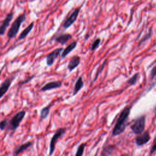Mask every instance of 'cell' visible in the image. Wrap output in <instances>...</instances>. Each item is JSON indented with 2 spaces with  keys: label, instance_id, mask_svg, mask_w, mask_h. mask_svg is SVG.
I'll return each mask as SVG.
<instances>
[{
  "label": "cell",
  "instance_id": "cell-1",
  "mask_svg": "<svg viewBox=\"0 0 156 156\" xmlns=\"http://www.w3.org/2000/svg\"><path fill=\"white\" fill-rule=\"evenodd\" d=\"M131 108L132 105L126 106L119 113L112 130L113 136L119 135L125 131L127 126V121L130 113Z\"/></svg>",
  "mask_w": 156,
  "mask_h": 156
},
{
  "label": "cell",
  "instance_id": "cell-9",
  "mask_svg": "<svg viewBox=\"0 0 156 156\" xmlns=\"http://www.w3.org/2000/svg\"><path fill=\"white\" fill-rule=\"evenodd\" d=\"M15 76H12L6 79L0 85V99L2 98L9 90L13 80L15 79Z\"/></svg>",
  "mask_w": 156,
  "mask_h": 156
},
{
  "label": "cell",
  "instance_id": "cell-14",
  "mask_svg": "<svg viewBox=\"0 0 156 156\" xmlns=\"http://www.w3.org/2000/svg\"><path fill=\"white\" fill-rule=\"evenodd\" d=\"M80 62V57L78 55H74L71 57L68 62L67 68L69 72L73 71L76 68H77Z\"/></svg>",
  "mask_w": 156,
  "mask_h": 156
},
{
  "label": "cell",
  "instance_id": "cell-26",
  "mask_svg": "<svg viewBox=\"0 0 156 156\" xmlns=\"http://www.w3.org/2000/svg\"><path fill=\"white\" fill-rule=\"evenodd\" d=\"M105 63H106V60H105V61L103 62V63L100 66V67L98 68V71L96 72V77H95V78H94V81H95V80H96V79H97V78H98V77L99 74V73H101L102 72V71L103 70V69H104V65H105Z\"/></svg>",
  "mask_w": 156,
  "mask_h": 156
},
{
  "label": "cell",
  "instance_id": "cell-2",
  "mask_svg": "<svg viewBox=\"0 0 156 156\" xmlns=\"http://www.w3.org/2000/svg\"><path fill=\"white\" fill-rule=\"evenodd\" d=\"M26 20V14L25 12L23 13L22 14L18 16L16 19L13 21V22L12 23L8 32L7 36L9 40L14 38L17 34L19 32L20 28L23 24V22H24Z\"/></svg>",
  "mask_w": 156,
  "mask_h": 156
},
{
  "label": "cell",
  "instance_id": "cell-24",
  "mask_svg": "<svg viewBox=\"0 0 156 156\" xmlns=\"http://www.w3.org/2000/svg\"><path fill=\"white\" fill-rule=\"evenodd\" d=\"M9 121L7 119H4L0 121V130L3 131L5 129V128L7 127Z\"/></svg>",
  "mask_w": 156,
  "mask_h": 156
},
{
  "label": "cell",
  "instance_id": "cell-13",
  "mask_svg": "<svg viewBox=\"0 0 156 156\" xmlns=\"http://www.w3.org/2000/svg\"><path fill=\"white\" fill-rule=\"evenodd\" d=\"M72 35L70 34L63 33L57 35L54 38V41L57 43L61 44L62 45L65 44L70 39L72 38Z\"/></svg>",
  "mask_w": 156,
  "mask_h": 156
},
{
  "label": "cell",
  "instance_id": "cell-18",
  "mask_svg": "<svg viewBox=\"0 0 156 156\" xmlns=\"http://www.w3.org/2000/svg\"><path fill=\"white\" fill-rule=\"evenodd\" d=\"M83 79L82 76L79 77V78L77 79L74 87V90H73V96H75L76 94H77L79 91L83 88Z\"/></svg>",
  "mask_w": 156,
  "mask_h": 156
},
{
  "label": "cell",
  "instance_id": "cell-28",
  "mask_svg": "<svg viewBox=\"0 0 156 156\" xmlns=\"http://www.w3.org/2000/svg\"><path fill=\"white\" fill-rule=\"evenodd\" d=\"M35 77V76H30V77H29L28 78H27L26 79H25V80H24L23 81H22V82H21L20 83H19V85H23V84H24V83H27V82H29V81H30L34 77Z\"/></svg>",
  "mask_w": 156,
  "mask_h": 156
},
{
  "label": "cell",
  "instance_id": "cell-20",
  "mask_svg": "<svg viewBox=\"0 0 156 156\" xmlns=\"http://www.w3.org/2000/svg\"><path fill=\"white\" fill-rule=\"evenodd\" d=\"M140 74L139 73H136L126 81V83L129 85L130 86L135 85L137 83L138 79H140Z\"/></svg>",
  "mask_w": 156,
  "mask_h": 156
},
{
  "label": "cell",
  "instance_id": "cell-16",
  "mask_svg": "<svg viewBox=\"0 0 156 156\" xmlns=\"http://www.w3.org/2000/svg\"><path fill=\"white\" fill-rule=\"evenodd\" d=\"M77 41H73L70 43L62 52L61 57L62 58H64L66 56H67L77 46Z\"/></svg>",
  "mask_w": 156,
  "mask_h": 156
},
{
  "label": "cell",
  "instance_id": "cell-10",
  "mask_svg": "<svg viewBox=\"0 0 156 156\" xmlns=\"http://www.w3.org/2000/svg\"><path fill=\"white\" fill-rule=\"evenodd\" d=\"M13 13L11 12L6 15L4 20L2 21L1 24L0 26V35L1 36H3L4 35L7 28L9 27L10 23L13 19Z\"/></svg>",
  "mask_w": 156,
  "mask_h": 156
},
{
  "label": "cell",
  "instance_id": "cell-5",
  "mask_svg": "<svg viewBox=\"0 0 156 156\" xmlns=\"http://www.w3.org/2000/svg\"><path fill=\"white\" fill-rule=\"evenodd\" d=\"M65 132H66V129L64 127H60V128H58L54 133L50 141L49 156H51L53 154L55 149V145L57 141L60 137H62L65 133Z\"/></svg>",
  "mask_w": 156,
  "mask_h": 156
},
{
  "label": "cell",
  "instance_id": "cell-30",
  "mask_svg": "<svg viewBox=\"0 0 156 156\" xmlns=\"http://www.w3.org/2000/svg\"><path fill=\"white\" fill-rule=\"evenodd\" d=\"M121 156H130L129 154H123Z\"/></svg>",
  "mask_w": 156,
  "mask_h": 156
},
{
  "label": "cell",
  "instance_id": "cell-12",
  "mask_svg": "<svg viewBox=\"0 0 156 156\" xmlns=\"http://www.w3.org/2000/svg\"><path fill=\"white\" fill-rule=\"evenodd\" d=\"M33 144V142L31 141H27L20 145L17 146L13 151V156H18L20 154L26 151L28 148L31 147Z\"/></svg>",
  "mask_w": 156,
  "mask_h": 156
},
{
  "label": "cell",
  "instance_id": "cell-7",
  "mask_svg": "<svg viewBox=\"0 0 156 156\" xmlns=\"http://www.w3.org/2000/svg\"><path fill=\"white\" fill-rule=\"evenodd\" d=\"M63 50V48H57V49H54V51H52L50 53H49L46 57V65L48 66H52L54 64V63L55 62V60L60 55V54L62 53Z\"/></svg>",
  "mask_w": 156,
  "mask_h": 156
},
{
  "label": "cell",
  "instance_id": "cell-22",
  "mask_svg": "<svg viewBox=\"0 0 156 156\" xmlns=\"http://www.w3.org/2000/svg\"><path fill=\"white\" fill-rule=\"evenodd\" d=\"M152 30L151 29H150L149 30V32H148L147 33H146V34L141 38V39L140 40V41H139V44H141L143 43V42H145L146 41H147V40H149V39L151 37V36H152Z\"/></svg>",
  "mask_w": 156,
  "mask_h": 156
},
{
  "label": "cell",
  "instance_id": "cell-4",
  "mask_svg": "<svg viewBox=\"0 0 156 156\" xmlns=\"http://www.w3.org/2000/svg\"><path fill=\"white\" fill-rule=\"evenodd\" d=\"M26 115V111L21 110L16 113L9 121L8 122L7 129L9 130L15 132L16 129L20 126V123L23 121V118Z\"/></svg>",
  "mask_w": 156,
  "mask_h": 156
},
{
  "label": "cell",
  "instance_id": "cell-8",
  "mask_svg": "<svg viewBox=\"0 0 156 156\" xmlns=\"http://www.w3.org/2000/svg\"><path fill=\"white\" fill-rule=\"evenodd\" d=\"M151 138V137L149 132L146 130L138 135L135 138V142L138 146H142L147 143L150 141Z\"/></svg>",
  "mask_w": 156,
  "mask_h": 156
},
{
  "label": "cell",
  "instance_id": "cell-15",
  "mask_svg": "<svg viewBox=\"0 0 156 156\" xmlns=\"http://www.w3.org/2000/svg\"><path fill=\"white\" fill-rule=\"evenodd\" d=\"M115 145L114 144H107L104 146L101 151L100 156H110L113 152L115 149Z\"/></svg>",
  "mask_w": 156,
  "mask_h": 156
},
{
  "label": "cell",
  "instance_id": "cell-21",
  "mask_svg": "<svg viewBox=\"0 0 156 156\" xmlns=\"http://www.w3.org/2000/svg\"><path fill=\"white\" fill-rule=\"evenodd\" d=\"M86 146V144L85 143H82L80 144L76 151L75 156H82L84 152V150H85V147Z\"/></svg>",
  "mask_w": 156,
  "mask_h": 156
},
{
  "label": "cell",
  "instance_id": "cell-17",
  "mask_svg": "<svg viewBox=\"0 0 156 156\" xmlns=\"http://www.w3.org/2000/svg\"><path fill=\"white\" fill-rule=\"evenodd\" d=\"M34 26V22H32L31 23H30L21 32V34H20L18 38V40L17 41H20V40H23L24 38H26L27 35H29V34L31 32V30H32L33 27Z\"/></svg>",
  "mask_w": 156,
  "mask_h": 156
},
{
  "label": "cell",
  "instance_id": "cell-25",
  "mask_svg": "<svg viewBox=\"0 0 156 156\" xmlns=\"http://www.w3.org/2000/svg\"><path fill=\"white\" fill-rule=\"evenodd\" d=\"M155 152H156V137L154 138V140L153 141L149 154H150V155H152V154H154Z\"/></svg>",
  "mask_w": 156,
  "mask_h": 156
},
{
  "label": "cell",
  "instance_id": "cell-19",
  "mask_svg": "<svg viewBox=\"0 0 156 156\" xmlns=\"http://www.w3.org/2000/svg\"><path fill=\"white\" fill-rule=\"evenodd\" d=\"M52 104H49L47 106L41 108V110L40 111V119L41 120L45 119L48 116L50 110H51V108L52 107Z\"/></svg>",
  "mask_w": 156,
  "mask_h": 156
},
{
  "label": "cell",
  "instance_id": "cell-3",
  "mask_svg": "<svg viewBox=\"0 0 156 156\" xmlns=\"http://www.w3.org/2000/svg\"><path fill=\"white\" fill-rule=\"evenodd\" d=\"M146 118L145 115H142L132 120L130 127L134 134L139 135L144 131Z\"/></svg>",
  "mask_w": 156,
  "mask_h": 156
},
{
  "label": "cell",
  "instance_id": "cell-29",
  "mask_svg": "<svg viewBox=\"0 0 156 156\" xmlns=\"http://www.w3.org/2000/svg\"><path fill=\"white\" fill-rule=\"evenodd\" d=\"M4 66H5V65H4V66H2V68L0 69V78H1V74H2V70H3V69H4Z\"/></svg>",
  "mask_w": 156,
  "mask_h": 156
},
{
  "label": "cell",
  "instance_id": "cell-11",
  "mask_svg": "<svg viewBox=\"0 0 156 156\" xmlns=\"http://www.w3.org/2000/svg\"><path fill=\"white\" fill-rule=\"evenodd\" d=\"M62 85V82L61 80L51 81L44 84L40 89L41 91H46L53 89H56L61 87Z\"/></svg>",
  "mask_w": 156,
  "mask_h": 156
},
{
  "label": "cell",
  "instance_id": "cell-23",
  "mask_svg": "<svg viewBox=\"0 0 156 156\" xmlns=\"http://www.w3.org/2000/svg\"><path fill=\"white\" fill-rule=\"evenodd\" d=\"M101 40L100 38H97L91 44V50L92 51L96 50L100 45V43H101Z\"/></svg>",
  "mask_w": 156,
  "mask_h": 156
},
{
  "label": "cell",
  "instance_id": "cell-27",
  "mask_svg": "<svg viewBox=\"0 0 156 156\" xmlns=\"http://www.w3.org/2000/svg\"><path fill=\"white\" fill-rule=\"evenodd\" d=\"M156 77V65L154 66L150 72V77L151 79H154Z\"/></svg>",
  "mask_w": 156,
  "mask_h": 156
},
{
  "label": "cell",
  "instance_id": "cell-6",
  "mask_svg": "<svg viewBox=\"0 0 156 156\" xmlns=\"http://www.w3.org/2000/svg\"><path fill=\"white\" fill-rule=\"evenodd\" d=\"M80 10V7H77L74 10V11L66 18L63 24V27L65 29H68L69 27L77 20L79 13Z\"/></svg>",
  "mask_w": 156,
  "mask_h": 156
}]
</instances>
